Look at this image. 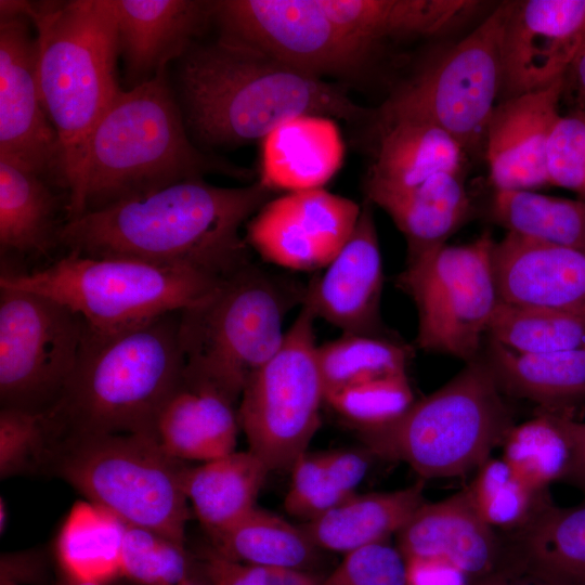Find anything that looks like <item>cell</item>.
<instances>
[{"mask_svg": "<svg viewBox=\"0 0 585 585\" xmlns=\"http://www.w3.org/2000/svg\"><path fill=\"white\" fill-rule=\"evenodd\" d=\"M57 585H101L96 583L82 582L64 576V578Z\"/></svg>", "mask_w": 585, "mask_h": 585, "instance_id": "cell-53", "label": "cell"}, {"mask_svg": "<svg viewBox=\"0 0 585 585\" xmlns=\"http://www.w3.org/2000/svg\"><path fill=\"white\" fill-rule=\"evenodd\" d=\"M497 571L502 575L505 585H560L512 563L505 562Z\"/></svg>", "mask_w": 585, "mask_h": 585, "instance_id": "cell-51", "label": "cell"}, {"mask_svg": "<svg viewBox=\"0 0 585 585\" xmlns=\"http://www.w3.org/2000/svg\"><path fill=\"white\" fill-rule=\"evenodd\" d=\"M487 338L519 353L585 348V307L558 309L500 301Z\"/></svg>", "mask_w": 585, "mask_h": 585, "instance_id": "cell-36", "label": "cell"}, {"mask_svg": "<svg viewBox=\"0 0 585 585\" xmlns=\"http://www.w3.org/2000/svg\"><path fill=\"white\" fill-rule=\"evenodd\" d=\"M411 352L385 335L342 334L317 346L325 396L350 386L406 374Z\"/></svg>", "mask_w": 585, "mask_h": 585, "instance_id": "cell-38", "label": "cell"}, {"mask_svg": "<svg viewBox=\"0 0 585 585\" xmlns=\"http://www.w3.org/2000/svg\"><path fill=\"white\" fill-rule=\"evenodd\" d=\"M119 56L131 88L180 60L213 21V1L112 0Z\"/></svg>", "mask_w": 585, "mask_h": 585, "instance_id": "cell-21", "label": "cell"}, {"mask_svg": "<svg viewBox=\"0 0 585 585\" xmlns=\"http://www.w3.org/2000/svg\"><path fill=\"white\" fill-rule=\"evenodd\" d=\"M177 585H210L207 576L205 575L203 569L196 570L194 569L193 572L186 576L183 581H181Z\"/></svg>", "mask_w": 585, "mask_h": 585, "instance_id": "cell-52", "label": "cell"}, {"mask_svg": "<svg viewBox=\"0 0 585 585\" xmlns=\"http://www.w3.org/2000/svg\"><path fill=\"white\" fill-rule=\"evenodd\" d=\"M207 173L247 178L249 170L206 153L192 139L168 68L122 92L87 143L66 221L86 211Z\"/></svg>", "mask_w": 585, "mask_h": 585, "instance_id": "cell-3", "label": "cell"}, {"mask_svg": "<svg viewBox=\"0 0 585 585\" xmlns=\"http://www.w3.org/2000/svg\"><path fill=\"white\" fill-rule=\"evenodd\" d=\"M584 41H585V31H584Z\"/></svg>", "mask_w": 585, "mask_h": 585, "instance_id": "cell-56", "label": "cell"}, {"mask_svg": "<svg viewBox=\"0 0 585 585\" xmlns=\"http://www.w3.org/2000/svg\"><path fill=\"white\" fill-rule=\"evenodd\" d=\"M0 585H18V584H15V583H12V582H8V581H1V584Z\"/></svg>", "mask_w": 585, "mask_h": 585, "instance_id": "cell-55", "label": "cell"}, {"mask_svg": "<svg viewBox=\"0 0 585 585\" xmlns=\"http://www.w3.org/2000/svg\"><path fill=\"white\" fill-rule=\"evenodd\" d=\"M187 467L153 435L82 434L56 444L46 474L66 481L127 525L184 544L190 519L184 491Z\"/></svg>", "mask_w": 585, "mask_h": 585, "instance_id": "cell-8", "label": "cell"}, {"mask_svg": "<svg viewBox=\"0 0 585 585\" xmlns=\"http://www.w3.org/2000/svg\"><path fill=\"white\" fill-rule=\"evenodd\" d=\"M425 503L424 482L405 489L359 495L301 526L318 549L350 552L387 541Z\"/></svg>", "mask_w": 585, "mask_h": 585, "instance_id": "cell-28", "label": "cell"}, {"mask_svg": "<svg viewBox=\"0 0 585 585\" xmlns=\"http://www.w3.org/2000/svg\"><path fill=\"white\" fill-rule=\"evenodd\" d=\"M495 244L485 232L471 243H445L406 261L395 283L416 306L418 348L466 363L482 354L483 337L502 301Z\"/></svg>", "mask_w": 585, "mask_h": 585, "instance_id": "cell-11", "label": "cell"}, {"mask_svg": "<svg viewBox=\"0 0 585 585\" xmlns=\"http://www.w3.org/2000/svg\"><path fill=\"white\" fill-rule=\"evenodd\" d=\"M83 333V320L67 306L0 287L1 408L53 410L75 369Z\"/></svg>", "mask_w": 585, "mask_h": 585, "instance_id": "cell-13", "label": "cell"}, {"mask_svg": "<svg viewBox=\"0 0 585 585\" xmlns=\"http://www.w3.org/2000/svg\"><path fill=\"white\" fill-rule=\"evenodd\" d=\"M414 402L407 374L350 386L325 396L335 412L358 428L386 424Z\"/></svg>", "mask_w": 585, "mask_h": 585, "instance_id": "cell-42", "label": "cell"}, {"mask_svg": "<svg viewBox=\"0 0 585 585\" xmlns=\"http://www.w3.org/2000/svg\"><path fill=\"white\" fill-rule=\"evenodd\" d=\"M315 316L301 311L277 352L250 378L237 412L249 450L272 470H289L321 425L325 389L317 363Z\"/></svg>", "mask_w": 585, "mask_h": 585, "instance_id": "cell-12", "label": "cell"}, {"mask_svg": "<svg viewBox=\"0 0 585 585\" xmlns=\"http://www.w3.org/2000/svg\"><path fill=\"white\" fill-rule=\"evenodd\" d=\"M127 524L90 500L77 502L56 537L55 554L66 577L105 585L121 575Z\"/></svg>", "mask_w": 585, "mask_h": 585, "instance_id": "cell-33", "label": "cell"}, {"mask_svg": "<svg viewBox=\"0 0 585 585\" xmlns=\"http://www.w3.org/2000/svg\"><path fill=\"white\" fill-rule=\"evenodd\" d=\"M211 536L217 552L255 566L307 571L318 549L302 526L258 507Z\"/></svg>", "mask_w": 585, "mask_h": 585, "instance_id": "cell-34", "label": "cell"}, {"mask_svg": "<svg viewBox=\"0 0 585 585\" xmlns=\"http://www.w3.org/2000/svg\"><path fill=\"white\" fill-rule=\"evenodd\" d=\"M404 235L407 260L445 244L469 218L465 176L443 172L414 188L377 199Z\"/></svg>", "mask_w": 585, "mask_h": 585, "instance_id": "cell-30", "label": "cell"}, {"mask_svg": "<svg viewBox=\"0 0 585 585\" xmlns=\"http://www.w3.org/2000/svg\"><path fill=\"white\" fill-rule=\"evenodd\" d=\"M563 78L546 89L499 101L491 115L484 145L494 190L549 186L546 148L560 117Z\"/></svg>", "mask_w": 585, "mask_h": 585, "instance_id": "cell-20", "label": "cell"}, {"mask_svg": "<svg viewBox=\"0 0 585 585\" xmlns=\"http://www.w3.org/2000/svg\"><path fill=\"white\" fill-rule=\"evenodd\" d=\"M5 521H6V509H5L4 502L1 499V503H0V526H1L0 529H1V531L5 526Z\"/></svg>", "mask_w": 585, "mask_h": 585, "instance_id": "cell-54", "label": "cell"}, {"mask_svg": "<svg viewBox=\"0 0 585 585\" xmlns=\"http://www.w3.org/2000/svg\"><path fill=\"white\" fill-rule=\"evenodd\" d=\"M405 560L440 558L470 580L496 571L504 560L503 537L478 514L468 489L424 503L396 533Z\"/></svg>", "mask_w": 585, "mask_h": 585, "instance_id": "cell-22", "label": "cell"}, {"mask_svg": "<svg viewBox=\"0 0 585 585\" xmlns=\"http://www.w3.org/2000/svg\"><path fill=\"white\" fill-rule=\"evenodd\" d=\"M344 146L334 119L300 116L261 141L259 181L272 191L323 188L340 169Z\"/></svg>", "mask_w": 585, "mask_h": 585, "instance_id": "cell-26", "label": "cell"}, {"mask_svg": "<svg viewBox=\"0 0 585 585\" xmlns=\"http://www.w3.org/2000/svg\"><path fill=\"white\" fill-rule=\"evenodd\" d=\"M176 79L187 130L202 148L262 141L306 115L352 122L375 116L341 87L222 38L194 43L179 60Z\"/></svg>", "mask_w": 585, "mask_h": 585, "instance_id": "cell-2", "label": "cell"}, {"mask_svg": "<svg viewBox=\"0 0 585 585\" xmlns=\"http://www.w3.org/2000/svg\"><path fill=\"white\" fill-rule=\"evenodd\" d=\"M326 474L340 490L354 494L365 477L368 466V451L339 450L320 453Z\"/></svg>", "mask_w": 585, "mask_h": 585, "instance_id": "cell-47", "label": "cell"}, {"mask_svg": "<svg viewBox=\"0 0 585 585\" xmlns=\"http://www.w3.org/2000/svg\"><path fill=\"white\" fill-rule=\"evenodd\" d=\"M482 355L504 394L529 400L540 412L573 418L585 406V348L519 353L487 340Z\"/></svg>", "mask_w": 585, "mask_h": 585, "instance_id": "cell-27", "label": "cell"}, {"mask_svg": "<svg viewBox=\"0 0 585 585\" xmlns=\"http://www.w3.org/2000/svg\"><path fill=\"white\" fill-rule=\"evenodd\" d=\"M202 569L210 585H320L322 581L306 570L247 564L214 549L206 552Z\"/></svg>", "mask_w": 585, "mask_h": 585, "instance_id": "cell-46", "label": "cell"}, {"mask_svg": "<svg viewBox=\"0 0 585 585\" xmlns=\"http://www.w3.org/2000/svg\"><path fill=\"white\" fill-rule=\"evenodd\" d=\"M57 197L46 179L0 156V248L6 253H46L58 243Z\"/></svg>", "mask_w": 585, "mask_h": 585, "instance_id": "cell-32", "label": "cell"}, {"mask_svg": "<svg viewBox=\"0 0 585 585\" xmlns=\"http://www.w3.org/2000/svg\"><path fill=\"white\" fill-rule=\"evenodd\" d=\"M568 93L575 106L585 112V41L580 47L563 77V93Z\"/></svg>", "mask_w": 585, "mask_h": 585, "instance_id": "cell-50", "label": "cell"}, {"mask_svg": "<svg viewBox=\"0 0 585 585\" xmlns=\"http://www.w3.org/2000/svg\"><path fill=\"white\" fill-rule=\"evenodd\" d=\"M406 561L407 585H469L460 569L440 558H413Z\"/></svg>", "mask_w": 585, "mask_h": 585, "instance_id": "cell-48", "label": "cell"}, {"mask_svg": "<svg viewBox=\"0 0 585 585\" xmlns=\"http://www.w3.org/2000/svg\"><path fill=\"white\" fill-rule=\"evenodd\" d=\"M467 489L481 518L492 528L506 531L524 523L547 493L533 491L503 458L492 457L478 468Z\"/></svg>", "mask_w": 585, "mask_h": 585, "instance_id": "cell-40", "label": "cell"}, {"mask_svg": "<svg viewBox=\"0 0 585 585\" xmlns=\"http://www.w3.org/2000/svg\"><path fill=\"white\" fill-rule=\"evenodd\" d=\"M546 169L550 185L585 199V112L560 115L548 139Z\"/></svg>", "mask_w": 585, "mask_h": 585, "instance_id": "cell-43", "label": "cell"}, {"mask_svg": "<svg viewBox=\"0 0 585 585\" xmlns=\"http://www.w3.org/2000/svg\"><path fill=\"white\" fill-rule=\"evenodd\" d=\"M57 443L50 412L0 411V478L46 474Z\"/></svg>", "mask_w": 585, "mask_h": 585, "instance_id": "cell-39", "label": "cell"}, {"mask_svg": "<svg viewBox=\"0 0 585 585\" xmlns=\"http://www.w3.org/2000/svg\"><path fill=\"white\" fill-rule=\"evenodd\" d=\"M290 472L291 482L284 507L289 515L306 522L318 518L353 495L329 480L320 453H303Z\"/></svg>", "mask_w": 585, "mask_h": 585, "instance_id": "cell-44", "label": "cell"}, {"mask_svg": "<svg viewBox=\"0 0 585 585\" xmlns=\"http://www.w3.org/2000/svg\"><path fill=\"white\" fill-rule=\"evenodd\" d=\"M361 205L324 188L269 200L248 221L246 242L264 260L297 271L324 269L352 235Z\"/></svg>", "mask_w": 585, "mask_h": 585, "instance_id": "cell-15", "label": "cell"}, {"mask_svg": "<svg viewBox=\"0 0 585 585\" xmlns=\"http://www.w3.org/2000/svg\"><path fill=\"white\" fill-rule=\"evenodd\" d=\"M220 38L266 53L316 77H352L381 48L334 20L321 0H219Z\"/></svg>", "mask_w": 585, "mask_h": 585, "instance_id": "cell-14", "label": "cell"}, {"mask_svg": "<svg viewBox=\"0 0 585 585\" xmlns=\"http://www.w3.org/2000/svg\"><path fill=\"white\" fill-rule=\"evenodd\" d=\"M224 278L184 266L68 251L38 271L2 273L0 287L48 296L76 312L89 329L108 333L198 304Z\"/></svg>", "mask_w": 585, "mask_h": 585, "instance_id": "cell-9", "label": "cell"}, {"mask_svg": "<svg viewBox=\"0 0 585 585\" xmlns=\"http://www.w3.org/2000/svg\"><path fill=\"white\" fill-rule=\"evenodd\" d=\"M503 394L481 354L394 419L358 428L359 438L372 455L405 463L421 479L464 476L515 426Z\"/></svg>", "mask_w": 585, "mask_h": 585, "instance_id": "cell-6", "label": "cell"}, {"mask_svg": "<svg viewBox=\"0 0 585 585\" xmlns=\"http://www.w3.org/2000/svg\"><path fill=\"white\" fill-rule=\"evenodd\" d=\"M568 427L572 445V459L562 482L578 489L584 496L583 503H585V422L576 418H569Z\"/></svg>", "mask_w": 585, "mask_h": 585, "instance_id": "cell-49", "label": "cell"}, {"mask_svg": "<svg viewBox=\"0 0 585 585\" xmlns=\"http://www.w3.org/2000/svg\"><path fill=\"white\" fill-rule=\"evenodd\" d=\"M321 2L334 20L379 48L391 39L440 35L469 16L480 3L468 0H321Z\"/></svg>", "mask_w": 585, "mask_h": 585, "instance_id": "cell-29", "label": "cell"}, {"mask_svg": "<svg viewBox=\"0 0 585 585\" xmlns=\"http://www.w3.org/2000/svg\"><path fill=\"white\" fill-rule=\"evenodd\" d=\"M272 192L259 180L223 187L203 178L188 179L65 221L58 243L82 256L184 266L226 277L251 262L239 230Z\"/></svg>", "mask_w": 585, "mask_h": 585, "instance_id": "cell-1", "label": "cell"}, {"mask_svg": "<svg viewBox=\"0 0 585 585\" xmlns=\"http://www.w3.org/2000/svg\"><path fill=\"white\" fill-rule=\"evenodd\" d=\"M303 289L252 262L225 277L205 300L181 311L184 372L240 398L250 378L277 352L283 323Z\"/></svg>", "mask_w": 585, "mask_h": 585, "instance_id": "cell-7", "label": "cell"}, {"mask_svg": "<svg viewBox=\"0 0 585 585\" xmlns=\"http://www.w3.org/2000/svg\"><path fill=\"white\" fill-rule=\"evenodd\" d=\"M320 585H407L406 561L389 540L344 554Z\"/></svg>", "mask_w": 585, "mask_h": 585, "instance_id": "cell-45", "label": "cell"}, {"mask_svg": "<svg viewBox=\"0 0 585 585\" xmlns=\"http://www.w3.org/2000/svg\"><path fill=\"white\" fill-rule=\"evenodd\" d=\"M510 1L498 4L457 43L428 58L378 108L430 121L452 135L470 159L483 154L499 100L502 38Z\"/></svg>", "mask_w": 585, "mask_h": 585, "instance_id": "cell-10", "label": "cell"}, {"mask_svg": "<svg viewBox=\"0 0 585 585\" xmlns=\"http://www.w3.org/2000/svg\"><path fill=\"white\" fill-rule=\"evenodd\" d=\"M181 311L119 330L84 324L66 390L50 411L60 440L82 434L156 437L158 415L183 379Z\"/></svg>", "mask_w": 585, "mask_h": 585, "instance_id": "cell-4", "label": "cell"}, {"mask_svg": "<svg viewBox=\"0 0 585 585\" xmlns=\"http://www.w3.org/2000/svg\"><path fill=\"white\" fill-rule=\"evenodd\" d=\"M584 31L585 0L510 1L502 38L499 101L563 78Z\"/></svg>", "mask_w": 585, "mask_h": 585, "instance_id": "cell-17", "label": "cell"}, {"mask_svg": "<svg viewBox=\"0 0 585 585\" xmlns=\"http://www.w3.org/2000/svg\"><path fill=\"white\" fill-rule=\"evenodd\" d=\"M494 223L533 240L585 250V199L526 190H494L489 204Z\"/></svg>", "mask_w": 585, "mask_h": 585, "instance_id": "cell-35", "label": "cell"}, {"mask_svg": "<svg viewBox=\"0 0 585 585\" xmlns=\"http://www.w3.org/2000/svg\"><path fill=\"white\" fill-rule=\"evenodd\" d=\"M373 206L364 198L352 235L303 289L301 307L343 334L381 335L384 271Z\"/></svg>", "mask_w": 585, "mask_h": 585, "instance_id": "cell-19", "label": "cell"}, {"mask_svg": "<svg viewBox=\"0 0 585 585\" xmlns=\"http://www.w3.org/2000/svg\"><path fill=\"white\" fill-rule=\"evenodd\" d=\"M369 126L373 144L363 190L372 204L419 186L439 173L466 176L469 155L437 125L378 109Z\"/></svg>", "mask_w": 585, "mask_h": 585, "instance_id": "cell-18", "label": "cell"}, {"mask_svg": "<svg viewBox=\"0 0 585 585\" xmlns=\"http://www.w3.org/2000/svg\"><path fill=\"white\" fill-rule=\"evenodd\" d=\"M194 569L184 544L148 529L127 525L121 575L141 585H177Z\"/></svg>", "mask_w": 585, "mask_h": 585, "instance_id": "cell-41", "label": "cell"}, {"mask_svg": "<svg viewBox=\"0 0 585 585\" xmlns=\"http://www.w3.org/2000/svg\"><path fill=\"white\" fill-rule=\"evenodd\" d=\"M569 418L573 417L540 412L534 418L515 425L503 443V459L535 492L563 481L570 469Z\"/></svg>", "mask_w": 585, "mask_h": 585, "instance_id": "cell-37", "label": "cell"}, {"mask_svg": "<svg viewBox=\"0 0 585 585\" xmlns=\"http://www.w3.org/2000/svg\"><path fill=\"white\" fill-rule=\"evenodd\" d=\"M229 395L213 385L184 373L161 408L156 438L180 460L209 461L235 450L238 415Z\"/></svg>", "mask_w": 585, "mask_h": 585, "instance_id": "cell-24", "label": "cell"}, {"mask_svg": "<svg viewBox=\"0 0 585 585\" xmlns=\"http://www.w3.org/2000/svg\"><path fill=\"white\" fill-rule=\"evenodd\" d=\"M507 532L504 562L560 585H585V503L558 507L545 493L528 520Z\"/></svg>", "mask_w": 585, "mask_h": 585, "instance_id": "cell-25", "label": "cell"}, {"mask_svg": "<svg viewBox=\"0 0 585 585\" xmlns=\"http://www.w3.org/2000/svg\"><path fill=\"white\" fill-rule=\"evenodd\" d=\"M31 25L27 16L0 20V156L63 187L61 147L38 88Z\"/></svg>", "mask_w": 585, "mask_h": 585, "instance_id": "cell-16", "label": "cell"}, {"mask_svg": "<svg viewBox=\"0 0 585 585\" xmlns=\"http://www.w3.org/2000/svg\"><path fill=\"white\" fill-rule=\"evenodd\" d=\"M493 265L504 302L558 309L585 307V250L507 232L494 246Z\"/></svg>", "mask_w": 585, "mask_h": 585, "instance_id": "cell-23", "label": "cell"}, {"mask_svg": "<svg viewBox=\"0 0 585 585\" xmlns=\"http://www.w3.org/2000/svg\"><path fill=\"white\" fill-rule=\"evenodd\" d=\"M269 471L250 450L234 451L200 466L187 467L184 491L198 520L213 535L256 507Z\"/></svg>", "mask_w": 585, "mask_h": 585, "instance_id": "cell-31", "label": "cell"}, {"mask_svg": "<svg viewBox=\"0 0 585 585\" xmlns=\"http://www.w3.org/2000/svg\"><path fill=\"white\" fill-rule=\"evenodd\" d=\"M37 80L62 155L67 204L76 196L84 152L98 122L122 92L112 0L31 2Z\"/></svg>", "mask_w": 585, "mask_h": 585, "instance_id": "cell-5", "label": "cell"}]
</instances>
